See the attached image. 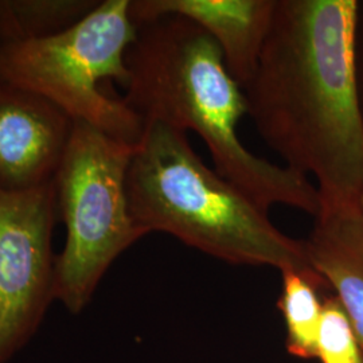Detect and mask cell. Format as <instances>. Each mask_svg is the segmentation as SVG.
I'll use <instances>...</instances> for the list:
<instances>
[{
    "instance_id": "2",
    "label": "cell",
    "mask_w": 363,
    "mask_h": 363,
    "mask_svg": "<svg viewBox=\"0 0 363 363\" xmlns=\"http://www.w3.org/2000/svg\"><path fill=\"white\" fill-rule=\"evenodd\" d=\"M136 26L125 54L123 101L144 124L194 130L208 147L214 171L265 213L284 205L316 218L322 211L316 186L286 166L255 155L241 142L245 96L216 40L178 15Z\"/></svg>"
},
{
    "instance_id": "13",
    "label": "cell",
    "mask_w": 363,
    "mask_h": 363,
    "mask_svg": "<svg viewBox=\"0 0 363 363\" xmlns=\"http://www.w3.org/2000/svg\"><path fill=\"white\" fill-rule=\"evenodd\" d=\"M355 73L359 106L363 118V0H359V10L355 30Z\"/></svg>"
},
{
    "instance_id": "7",
    "label": "cell",
    "mask_w": 363,
    "mask_h": 363,
    "mask_svg": "<svg viewBox=\"0 0 363 363\" xmlns=\"http://www.w3.org/2000/svg\"><path fill=\"white\" fill-rule=\"evenodd\" d=\"M73 127L48 100L0 81V186L27 190L54 181Z\"/></svg>"
},
{
    "instance_id": "5",
    "label": "cell",
    "mask_w": 363,
    "mask_h": 363,
    "mask_svg": "<svg viewBox=\"0 0 363 363\" xmlns=\"http://www.w3.org/2000/svg\"><path fill=\"white\" fill-rule=\"evenodd\" d=\"M133 150L89 124L74 123L54 177L66 228L65 245L55 256L54 300L72 315L89 306L115 259L144 237L127 196Z\"/></svg>"
},
{
    "instance_id": "12",
    "label": "cell",
    "mask_w": 363,
    "mask_h": 363,
    "mask_svg": "<svg viewBox=\"0 0 363 363\" xmlns=\"http://www.w3.org/2000/svg\"><path fill=\"white\" fill-rule=\"evenodd\" d=\"M316 359L320 363H363L361 342L335 295L323 298Z\"/></svg>"
},
{
    "instance_id": "9",
    "label": "cell",
    "mask_w": 363,
    "mask_h": 363,
    "mask_svg": "<svg viewBox=\"0 0 363 363\" xmlns=\"http://www.w3.org/2000/svg\"><path fill=\"white\" fill-rule=\"evenodd\" d=\"M304 241L312 268L342 303L363 349V216L323 211Z\"/></svg>"
},
{
    "instance_id": "11",
    "label": "cell",
    "mask_w": 363,
    "mask_h": 363,
    "mask_svg": "<svg viewBox=\"0 0 363 363\" xmlns=\"http://www.w3.org/2000/svg\"><path fill=\"white\" fill-rule=\"evenodd\" d=\"M281 276L277 308L286 325V351L298 359H315L323 310V300L318 294L320 288L300 273L284 272Z\"/></svg>"
},
{
    "instance_id": "3",
    "label": "cell",
    "mask_w": 363,
    "mask_h": 363,
    "mask_svg": "<svg viewBox=\"0 0 363 363\" xmlns=\"http://www.w3.org/2000/svg\"><path fill=\"white\" fill-rule=\"evenodd\" d=\"M127 196L144 235L167 233L225 262L300 273L328 289L304 241L277 229L268 213L205 166L181 130L144 124L127 171Z\"/></svg>"
},
{
    "instance_id": "6",
    "label": "cell",
    "mask_w": 363,
    "mask_h": 363,
    "mask_svg": "<svg viewBox=\"0 0 363 363\" xmlns=\"http://www.w3.org/2000/svg\"><path fill=\"white\" fill-rule=\"evenodd\" d=\"M54 182L27 190L0 186V363L38 333L54 300Z\"/></svg>"
},
{
    "instance_id": "1",
    "label": "cell",
    "mask_w": 363,
    "mask_h": 363,
    "mask_svg": "<svg viewBox=\"0 0 363 363\" xmlns=\"http://www.w3.org/2000/svg\"><path fill=\"white\" fill-rule=\"evenodd\" d=\"M359 0H276L242 86L259 138L310 179L322 211L359 208L363 118L355 73Z\"/></svg>"
},
{
    "instance_id": "4",
    "label": "cell",
    "mask_w": 363,
    "mask_h": 363,
    "mask_svg": "<svg viewBox=\"0 0 363 363\" xmlns=\"http://www.w3.org/2000/svg\"><path fill=\"white\" fill-rule=\"evenodd\" d=\"M130 0H103L77 23L45 38L0 48V81L31 91L121 142L136 145L144 123L100 82H127L125 54L136 37Z\"/></svg>"
},
{
    "instance_id": "8",
    "label": "cell",
    "mask_w": 363,
    "mask_h": 363,
    "mask_svg": "<svg viewBox=\"0 0 363 363\" xmlns=\"http://www.w3.org/2000/svg\"><path fill=\"white\" fill-rule=\"evenodd\" d=\"M276 0H130V13L135 25L166 15L191 21L216 40L242 88L256 70Z\"/></svg>"
},
{
    "instance_id": "10",
    "label": "cell",
    "mask_w": 363,
    "mask_h": 363,
    "mask_svg": "<svg viewBox=\"0 0 363 363\" xmlns=\"http://www.w3.org/2000/svg\"><path fill=\"white\" fill-rule=\"evenodd\" d=\"M97 0H0V48L61 33L97 6Z\"/></svg>"
},
{
    "instance_id": "14",
    "label": "cell",
    "mask_w": 363,
    "mask_h": 363,
    "mask_svg": "<svg viewBox=\"0 0 363 363\" xmlns=\"http://www.w3.org/2000/svg\"><path fill=\"white\" fill-rule=\"evenodd\" d=\"M359 211L362 213L363 216V193L362 195H361V199H359Z\"/></svg>"
}]
</instances>
